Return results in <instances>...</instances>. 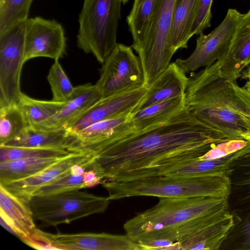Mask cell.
I'll return each instance as SVG.
<instances>
[{
  "instance_id": "10",
  "label": "cell",
  "mask_w": 250,
  "mask_h": 250,
  "mask_svg": "<svg viewBox=\"0 0 250 250\" xmlns=\"http://www.w3.org/2000/svg\"><path fill=\"white\" fill-rule=\"evenodd\" d=\"M242 16L235 9H228L223 21L211 33L199 35L192 54L186 59H177L175 62L186 74L215 62L227 51Z\"/></svg>"
},
{
  "instance_id": "15",
  "label": "cell",
  "mask_w": 250,
  "mask_h": 250,
  "mask_svg": "<svg viewBox=\"0 0 250 250\" xmlns=\"http://www.w3.org/2000/svg\"><path fill=\"white\" fill-rule=\"evenodd\" d=\"M228 209L233 222L250 220V142L245 152L230 164Z\"/></svg>"
},
{
  "instance_id": "28",
  "label": "cell",
  "mask_w": 250,
  "mask_h": 250,
  "mask_svg": "<svg viewBox=\"0 0 250 250\" xmlns=\"http://www.w3.org/2000/svg\"><path fill=\"white\" fill-rule=\"evenodd\" d=\"M64 103L35 99L21 93L19 105L29 125L34 126L54 115Z\"/></svg>"
},
{
  "instance_id": "12",
  "label": "cell",
  "mask_w": 250,
  "mask_h": 250,
  "mask_svg": "<svg viewBox=\"0 0 250 250\" xmlns=\"http://www.w3.org/2000/svg\"><path fill=\"white\" fill-rule=\"evenodd\" d=\"M66 37L62 25L40 17L25 21L24 62L37 57L59 60L66 52Z\"/></svg>"
},
{
  "instance_id": "35",
  "label": "cell",
  "mask_w": 250,
  "mask_h": 250,
  "mask_svg": "<svg viewBox=\"0 0 250 250\" xmlns=\"http://www.w3.org/2000/svg\"><path fill=\"white\" fill-rule=\"evenodd\" d=\"M213 0H199L196 17L190 35H200L210 26L211 8Z\"/></svg>"
},
{
  "instance_id": "33",
  "label": "cell",
  "mask_w": 250,
  "mask_h": 250,
  "mask_svg": "<svg viewBox=\"0 0 250 250\" xmlns=\"http://www.w3.org/2000/svg\"><path fill=\"white\" fill-rule=\"evenodd\" d=\"M231 83L237 98L238 113L245 131L244 140L250 142V96L244 87L238 85L236 82H231Z\"/></svg>"
},
{
  "instance_id": "21",
  "label": "cell",
  "mask_w": 250,
  "mask_h": 250,
  "mask_svg": "<svg viewBox=\"0 0 250 250\" xmlns=\"http://www.w3.org/2000/svg\"><path fill=\"white\" fill-rule=\"evenodd\" d=\"M94 157L89 161L73 166L70 171L53 182L37 189L34 196H45L93 188L103 178L94 167Z\"/></svg>"
},
{
  "instance_id": "26",
  "label": "cell",
  "mask_w": 250,
  "mask_h": 250,
  "mask_svg": "<svg viewBox=\"0 0 250 250\" xmlns=\"http://www.w3.org/2000/svg\"><path fill=\"white\" fill-rule=\"evenodd\" d=\"M67 135L65 129L50 130L29 126L2 146L66 149Z\"/></svg>"
},
{
  "instance_id": "27",
  "label": "cell",
  "mask_w": 250,
  "mask_h": 250,
  "mask_svg": "<svg viewBox=\"0 0 250 250\" xmlns=\"http://www.w3.org/2000/svg\"><path fill=\"white\" fill-rule=\"evenodd\" d=\"M63 158H27L0 162V183L3 184L30 177Z\"/></svg>"
},
{
  "instance_id": "17",
  "label": "cell",
  "mask_w": 250,
  "mask_h": 250,
  "mask_svg": "<svg viewBox=\"0 0 250 250\" xmlns=\"http://www.w3.org/2000/svg\"><path fill=\"white\" fill-rule=\"evenodd\" d=\"M248 144L249 142L241 149L219 159L201 160L198 157L159 168L138 171L135 173L134 176L138 179L157 175L184 177L205 176L216 174H225L227 175L230 164L246 151Z\"/></svg>"
},
{
  "instance_id": "18",
  "label": "cell",
  "mask_w": 250,
  "mask_h": 250,
  "mask_svg": "<svg viewBox=\"0 0 250 250\" xmlns=\"http://www.w3.org/2000/svg\"><path fill=\"white\" fill-rule=\"evenodd\" d=\"M93 156L71 153L49 167L30 177L3 184L0 183L11 193L29 203L33 193L39 188L60 178L76 165L86 163Z\"/></svg>"
},
{
  "instance_id": "1",
  "label": "cell",
  "mask_w": 250,
  "mask_h": 250,
  "mask_svg": "<svg viewBox=\"0 0 250 250\" xmlns=\"http://www.w3.org/2000/svg\"><path fill=\"white\" fill-rule=\"evenodd\" d=\"M222 143L185 106L167 121L131 133L94 157L103 180L131 171L159 168L198 158Z\"/></svg>"
},
{
  "instance_id": "25",
  "label": "cell",
  "mask_w": 250,
  "mask_h": 250,
  "mask_svg": "<svg viewBox=\"0 0 250 250\" xmlns=\"http://www.w3.org/2000/svg\"><path fill=\"white\" fill-rule=\"evenodd\" d=\"M160 0H134L126 18L133 38L132 47L137 52L144 42Z\"/></svg>"
},
{
  "instance_id": "11",
  "label": "cell",
  "mask_w": 250,
  "mask_h": 250,
  "mask_svg": "<svg viewBox=\"0 0 250 250\" xmlns=\"http://www.w3.org/2000/svg\"><path fill=\"white\" fill-rule=\"evenodd\" d=\"M131 115L100 121L76 132L67 131L66 149L71 153L95 156L119 139L133 133Z\"/></svg>"
},
{
  "instance_id": "34",
  "label": "cell",
  "mask_w": 250,
  "mask_h": 250,
  "mask_svg": "<svg viewBox=\"0 0 250 250\" xmlns=\"http://www.w3.org/2000/svg\"><path fill=\"white\" fill-rule=\"evenodd\" d=\"M248 142L244 140H231L216 145L203 155L201 160L217 159L235 152L245 147Z\"/></svg>"
},
{
  "instance_id": "13",
  "label": "cell",
  "mask_w": 250,
  "mask_h": 250,
  "mask_svg": "<svg viewBox=\"0 0 250 250\" xmlns=\"http://www.w3.org/2000/svg\"><path fill=\"white\" fill-rule=\"evenodd\" d=\"M39 240L54 250H142L140 245L126 234L84 232L55 234L38 229Z\"/></svg>"
},
{
  "instance_id": "5",
  "label": "cell",
  "mask_w": 250,
  "mask_h": 250,
  "mask_svg": "<svg viewBox=\"0 0 250 250\" xmlns=\"http://www.w3.org/2000/svg\"><path fill=\"white\" fill-rule=\"evenodd\" d=\"M121 0H83L79 17L78 47L103 63L117 44Z\"/></svg>"
},
{
  "instance_id": "4",
  "label": "cell",
  "mask_w": 250,
  "mask_h": 250,
  "mask_svg": "<svg viewBox=\"0 0 250 250\" xmlns=\"http://www.w3.org/2000/svg\"><path fill=\"white\" fill-rule=\"evenodd\" d=\"M101 184L110 200L135 196L227 199L230 190L229 180L225 174L190 177L157 175L125 181L104 180Z\"/></svg>"
},
{
  "instance_id": "38",
  "label": "cell",
  "mask_w": 250,
  "mask_h": 250,
  "mask_svg": "<svg viewBox=\"0 0 250 250\" xmlns=\"http://www.w3.org/2000/svg\"><path fill=\"white\" fill-rule=\"evenodd\" d=\"M250 96V83L247 81L245 85L243 86Z\"/></svg>"
},
{
  "instance_id": "29",
  "label": "cell",
  "mask_w": 250,
  "mask_h": 250,
  "mask_svg": "<svg viewBox=\"0 0 250 250\" xmlns=\"http://www.w3.org/2000/svg\"><path fill=\"white\" fill-rule=\"evenodd\" d=\"M29 126L19 104L0 107V146L13 139Z\"/></svg>"
},
{
  "instance_id": "31",
  "label": "cell",
  "mask_w": 250,
  "mask_h": 250,
  "mask_svg": "<svg viewBox=\"0 0 250 250\" xmlns=\"http://www.w3.org/2000/svg\"><path fill=\"white\" fill-rule=\"evenodd\" d=\"M71 153L62 149L0 146V162L27 158H62Z\"/></svg>"
},
{
  "instance_id": "6",
  "label": "cell",
  "mask_w": 250,
  "mask_h": 250,
  "mask_svg": "<svg viewBox=\"0 0 250 250\" xmlns=\"http://www.w3.org/2000/svg\"><path fill=\"white\" fill-rule=\"evenodd\" d=\"M110 200L80 190L32 197L29 205L42 227H56L90 215L102 213Z\"/></svg>"
},
{
  "instance_id": "7",
  "label": "cell",
  "mask_w": 250,
  "mask_h": 250,
  "mask_svg": "<svg viewBox=\"0 0 250 250\" xmlns=\"http://www.w3.org/2000/svg\"><path fill=\"white\" fill-rule=\"evenodd\" d=\"M175 0H160L146 39L138 55L147 87L170 63L175 53L169 43L172 9Z\"/></svg>"
},
{
  "instance_id": "3",
  "label": "cell",
  "mask_w": 250,
  "mask_h": 250,
  "mask_svg": "<svg viewBox=\"0 0 250 250\" xmlns=\"http://www.w3.org/2000/svg\"><path fill=\"white\" fill-rule=\"evenodd\" d=\"M185 99L188 110L223 142L244 140L236 93L231 82L221 74L217 62L190 73Z\"/></svg>"
},
{
  "instance_id": "39",
  "label": "cell",
  "mask_w": 250,
  "mask_h": 250,
  "mask_svg": "<svg viewBox=\"0 0 250 250\" xmlns=\"http://www.w3.org/2000/svg\"><path fill=\"white\" fill-rule=\"evenodd\" d=\"M122 0V3H123L124 4H125L128 1V0Z\"/></svg>"
},
{
  "instance_id": "20",
  "label": "cell",
  "mask_w": 250,
  "mask_h": 250,
  "mask_svg": "<svg viewBox=\"0 0 250 250\" xmlns=\"http://www.w3.org/2000/svg\"><path fill=\"white\" fill-rule=\"evenodd\" d=\"M102 98V95L95 84L87 83L77 86L71 98L64 103L56 113L32 127L50 130L67 129L71 123Z\"/></svg>"
},
{
  "instance_id": "16",
  "label": "cell",
  "mask_w": 250,
  "mask_h": 250,
  "mask_svg": "<svg viewBox=\"0 0 250 250\" xmlns=\"http://www.w3.org/2000/svg\"><path fill=\"white\" fill-rule=\"evenodd\" d=\"M0 216L3 226L29 245L37 240L38 230L29 203L0 185Z\"/></svg>"
},
{
  "instance_id": "14",
  "label": "cell",
  "mask_w": 250,
  "mask_h": 250,
  "mask_svg": "<svg viewBox=\"0 0 250 250\" xmlns=\"http://www.w3.org/2000/svg\"><path fill=\"white\" fill-rule=\"evenodd\" d=\"M147 87L144 86L101 99L79 118L67 130L78 132L96 123L135 113L146 97Z\"/></svg>"
},
{
  "instance_id": "2",
  "label": "cell",
  "mask_w": 250,
  "mask_h": 250,
  "mask_svg": "<svg viewBox=\"0 0 250 250\" xmlns=\"http://www.w3.org/2000/svg\"><path fill=\"white\" fill-rule=\"evenodd\" d=\"M228 209L227 198L160 197L155 206L128 220L123 228L137 243L165 239L181 244L217 222Z\"/></svg>"
},
{
  "instance_id": "37",
  "label": "cell",
  "mask_w": 250,
  "mask_h": 250,
  "mask_svg": "<svg viewBox=\"0 0 250 250\" xmlns=\"http://www.w3.org/2000/svg\"><path fill=\"white\" fill-rule=\"evenodd\" d=\"M246 68L242 72L240 78L250 83V65Z\"/></svg>"
},
{
  "instance_id": "8",
  "label": "cell",
  "mask_w": 250,
  "mask_h": 250,
  "mask_svg": "<svg viewBox=\"0 0 250 250\" xmlns=\"http://www.w3.org/2000/svg\"><path fill=\"white\" fill-rule=\"evenodd\" d=\"M95 85L102 98L144 86L143 70L132 47L116 45L105 59Z\"/></svg>"
},
{
  "instance_id": "22",
  "label": "cell",
  "mask_w": 250,
  "mask_h": 250,
  "mask_svg": "<svg viewBox=\"0 0 250 250\" xmlns=\"http://www.w3.org/2000/svg\"><path fill=\"white\" fill-rule=\"evenodd\" d=\"M188 80V77L186 74L175 62L170 63L147 86L146 97L137 111L152 104L184 95Z\"/></svg>"
},
{
  "instance_id": "30",
  "label": "cell",
  "mask_w": 250,
  "mask_h": 250,
  "mask_svg": "<svg viewBox=\"0 0 250 250\" xmlns=\"http://www.w3.org/2000/svg\"><path fill=\"white\" fill-rule=\"evenodd\" d=\"M33 0H0V35L28 19Z\"/></svg>"
},
{
  "instance_id": "36",
  "label": "cell",
  "mask_w": 250,
  "mask_h": 250,
  "mask_svg": "<svg viewBox=\"0 0 250 250\" xmlns=\"http://www.w3.org/2000/svg\"><path fill=\"white\" fill-rule=\"evenodd\" d=\"M138 244L142 250H181V245L179 242L168 240H151L142 241Z\"/></svg>"
},
{
  "instance_id": "23",
  "label": "cell",
  "mask_w": 250,
  "mask_h": 250,
  "mask_svg": "<svg viewBox=\"0 0 250 250\" xmlns=\"http://www.w3.org/2000/svg\"><path fill=\"white\" fill-rule=\"evenodd\" d=\"M199 0H175L172 13L169 43L176 52L187 48L196 17Z\"/></svg>"
},
{
  "instance_id": "19",
  "label": "cell",
  "mask_w": 250,
  "mask_h": 250,
  "mask_svg": "<svg viewBox=\"0 0 250 250\" xmlns=\"http://www.w3.org/2000/svg\"><path fill=\"white\" fill-rule=\"evenodd\" d=\"M216 62L221 74L231 82H236L250 65V8L243 14L229 47Z\"/></svg>"
},
{
  "instance_id": "32",
  "label": "cell",
  "mask_w": 250,
  "mask_h": 250,
  "mask_svg": "<svg viewBox=\"0 0 250 250\" xmlns=\"http://www.w3.org/2000/svg\"><path fill=\"white\" fill-rule=\"evenodd\" d=\"M47 79L52 92L53 101L64 103L71 98L75 87L72 86L59 60H55Z\"/></svg>"
},
{
  "instance_id": "24",
  "label": "cell",
  "mask_w": 250,
  "mask_h": 250,
  "mask_svg": "<svg viewBox=\"0 0 250 250\" xmlns=\"http://www.w3.org/2000/svg\"><path fill=\"white\" fill-rule=\"evenodd\" d=\"M185 106L184 94L136 112L131 117L133 133L141 132L167 121Z\"/></svg>"
},
{
  "instance_id": "40",
  "label": "cell",
  "mask_w": 250,
  "mask_h": 250,
  "mask_svg": "<svg viewBox=\"0 0 250 250\" xmlns=\"http://www.w3.org/2000/svg\"></svg>"
},
{
  "instance_id": "9",
  "label": "cell",
  "mask_w": 250,
  "mask_h": 250,
  "mask_svg": "<svg viewBox=\"0 0 250 250\" xmlns=\"http://www.w3.org/2000/svg\"><path fill=\"white\" fill-rule=\"evenodd\" d=\"M25 21L0 35V107L19 104L21 74L25 63Z\"/></svg>"
}]
</instances>
